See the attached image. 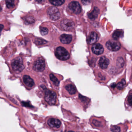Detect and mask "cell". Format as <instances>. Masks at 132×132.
<instances>
[{"label":"cell","instance_id":"obj_13","mask_svg":"<svg viewBox=\"0 0 132 132\" xmlns=\"http://www.w3.org/2000/svg\"><path fill=\"white\" fill-rule=\"evenodd\" d=\"M60 40L64 44H69L72 40V36L70 35L63 34L60 37Z\"/></svg>","mask_w":132,"mask_h":132},{"label":"cell","instance_id":"obj_20","mask_svg":"<svg viewBox=\"0 0 132 132\" xmlns=\"http://www.w3.org/2000/svg\"><path fill=\"white\" fill-rule=\"evenodd\" d=\"M50 78L51 80L53 82L55 85L56 86H58L59 85V82L57 79L54 75L53 74H51L50 75Z\"/></svg>","mask_w":132,"mask_h":132},{"label":"cell","instance_id":"obj_3","mask_svg":"<svg viewBox=\"0 0 132 132\" xmlns=\"http://www.w3.org/2000/svg\"><path fill=\"white\" fill-rule=\"evenodd\" d=\"M57 95L53 91L46 89L45 95V100L49 105H54L56 102Z\"/></svg>","mask_w":132,"mask_h":132},{"label":"cell","instance_id":"obj_19","mask_svg":"<svg viewBox=\"0 0 132 132\" xmlns=\"http://www.w3.org/2000/svg\"><path fill=\"white\" fill-rule=\"evenodd\" d=\"M6 3L7 8H13L15 6V0H6Z\"/></svg>","mask_w":132,"mask_h":132},{"label":"cell","instance_id":"obj_24","mask_svg":"<svg viewBox=\"0 0 132 132\" xmlns=\"http://www.w3.org/2000/svg\"><path fill=\"white\" fill-rule=\"evenodd\" d=\"M41 34L42 35H45L47 34L48 30L47 28L45 27H41L40 29Z\"/></svg>","mask_w":132,"mask_h":132},{"label":"cell","instance_id":"obj_30","mask_svg":"<svg viewBox=\"0 0 132 132\" xmlns=\"http://www.w3.org/2000/svg\"><path fill=\"white\" fill-rule=\"evenodd\" d=\"M23 105H24L25 106H26L27 105H28V106H29V107H31V105L29 104V103L28 102H23Z\"/></svg>","mask_w":132,"mask_h":132},{"label":"cell","instance_id":"obj_6","mask_svg":"<svg viewBox=\"0 0 132 132\" xmlns=\"http://www.w3.org/2000/svg\"><path fill=\"white\" fill-rule=\"evenodd\" d=\"M47 14L50 18L53 20H57L60 17V13L56 7H52L47 10Z\"/></svg>","mask_w":132,"mask_h":132},{"label":"cell","instance_id":"obj_8","mask_svg":"<svg viewBox=\"0 0 132 132\" xmlns=\"http://www.w3.org/2000/svg\"><path fill=\"white\" fill-rule=\"evenodd\" d=\"M69 7L74 13L79 14L81 13V7L78 2L73 1L69 4Z\"/></svg>","mask_w":132,"mask_h":132},{"label":"cell","instance_id":"obj_5","mask_svg":"<svg viewBox=\"0 0 132 132\" xmlns=\"http://www.w3.org/2000/svg\"><path fill=\"white\" fill-rule=\"evenodd\" d=\"M106 46L109 50L112 51H119L121 47V45L116 40H110L106 44Z\"/></svg>","mask_w":132,"mask_h":132},{"label":"cell","instance_id":"obj_10","mask_svg":"<svg viewBox=\"0 0 132 132\" xmlns=\"http://www.w3.org/2000/svg\"><path fill=\"white\" fill-rule=\"evenodd\" d=\"M92 51L94 54L99 55L103 53L104 49L102 45L99 44H95L92 47Z\"/></svg>","mask_w":132,"mask_h":132},{"label":"cell","instance_id":"obj_29","mask_svg":"<svg viewBox=\"0 0 132 132\" xmlns=\"http://www.w3.org/2000/svg\"><path fill=\"white\" fill-rule=\"evenodd\" d=\"M45 0H35V1L39 3H44L45 1Z\"/></svg>","mask_w":132,"mask_h":132},{"label":"cell","instance_id":"obj_16","mask_svg":"<svg viewBox=\"0 0 132 132\" xmlns=\"http://www.w3.org/2000/svg\"><path fill=\"white\" fill-rule=\"evenodd\" d=\"M65 89L71 95H74L76 93V88L72 84H69L67 85L65 87Z\"/></svg>","mask_w":132,"mask_h":132},{"label":"cell","instance_id":"obj_27","mask_svg":"<svg viewBox=\"0 0 132 132\" xmlns=\"http://www.w3.org/2000/svg\"><path fill=\"white\" fill-rule=\"evenodd\" d=\"M127 101H128L129 105H130V106H131V105H132V94L131 93H130L129 95V97L127 99Z\"/></svg>","mask_w":132,"mask_h":132},{"label":"cell","instance_id":"obj_28","mask_svg":"<svg viewBox=\"0 0 132 132\" xmlns=\"http://www.w3.org/2000/svg\"><path fill=\"white\" fill-rule=\"evenodd\" d=\"M82 2L84 5H87L91 3V0H82Z\"/></svg>","mask_w":132,"mask_h":132},{"label":"cell","instance_id":"obj_9","mask_svg":"<svg viewBox=\"0 0 132 132\" xmlns=\"http://www.w3.org/2000/svg\"><path fill=\"white\" fill-rule=\"evenodd\" d=\"M47 124L51 128L58 129L61 127V122L58 119L51 118L47 120Z\"/></svg>","mask_w":132,"mask_h":132},{"label":"cell","instance_id":"obj_12","mask_svg":"<svg viewBox=\"0 0 132 132\" xmlns=\"http://www.w3.org/2000/svg\"><path fill=\"white\" fill-rule=\"evenodd\" d=\"M23 81L25 85L29 88H32L34 86V80L28 75H24L23 77Z\"/></svg>","mask_w":132,"mask_h":132},{"label":"cell","instance_id":"obj_14","mask_svg":"<svg viewBox=\"0 0 132 132\" xmlns=\"http://www.w3.org/2000/svg\"><path fill=\"white\" fill-rule=\"evenodd\" d=\"M98 37L97 34L95 32H92L89 35L88 38V43L89 44H92L97 42Z\"/></svg>","mask_w":132,"mask_h":132},{"label":"cell","instance_id":"obj_31","mask_svg":"<svg viewBox=\"0 0 132 132\" xmlns=\"http://www.w3.org/2000/svg\"><path fill=\"white\" fill-rule=\"evenodd\" d=\"M4 26L3 24H0V35H1V31H2L3 29Z\"/></svg>","mask_w":132,"mask_h":132},{"label":"cell","instance_id":"obj_23","mask_svg":"<svg viewBox=\"0 0 132 132\" xmlns=\"http://www.w3.org/2000/svg\"><path fill=\"white\" fill-rule=\"evenodd\" d=\"M24 21H25V23L27 24H30L34 23V20L32 17H29L27 18L24 19Z\"/></svg>","mask_w":132,"mask_h":132},{"label":"cell","instance_id":"obj_25","mask_svg":"<svg viewBox=\"0 0 132 132\" xmlns=\"http://www.w3.org/2000/svg\"><path fill=\"white\" fill-rule=\"evenodd\" d=\"M35 43H37V44H43L47 43V42L41 39H37L36 40Z\"/></svg>","mask_w":132,"mask_h":132},{"label":"cell","instance_id":"obj_33","mask_svg":"<svg viewBox=\"0 0 132 132\" xmlns=\"http://www.w3.org/2000/svg\"><path fill=\"white\" fill-rule=\"evenodd\" d=\"M2 10V8H1V6H0V11H1Z\"/></svg>","mask_w":132,"mask_h":132},{"label":"cell","instance_id":"obj_22","mask_svg":"<svg viewBox=\"0 0 132 132\" xmlns=\"http://www.w3.org/2000/svg\"><path fill=\"white\" fill-rule=\"evenodd\" d=\"M124 62L122 57H120L117 60V65L120 68H122L124 65Z\"/></svg>","mask_w":132,"mask_h":132},{"label":"cell","instance_id":"obj_18","mask_svg":"<svg viewBox=\"0 0 132 132\" xmlns=\"http://www.w3.org/2000/svg\"><path fill=\"white\" fill-rule=\"evenodd\" d=\"M49 1L54 6H60L64 3L65 0H49Z\"/></svg>","mask_w":132,"mask_h":132},{"label":"cell","instance_id":"obj_32","mask_svg":"<svg viewBox=\"0 0 132 132\" xmlns=\"http://www.w3.org/2000/svg\"><path fill=\"white\" fill-rule=\"evenodd\" d=\"M116 86V84L115 83H112V84H111V85H110V86L112 88H115Z\"/></svg>","mask_w":132,"mask_h":132},{"label":"cell","instance_id":"obj_21","mask_svg":"<svg viewBox=\"0 0 132 132\" xmlns=\"http://www.w3.org/2000/svg\"><path fill=\"white\" fill-rule=\"evenodd\" d=\"M126 84V81L124 79H122L121 81L119 82L116 85V87L117 89H123Z\"/></svg>","mask_w":132,"mask_h":132},{"label":"cell","instance_id":"obj_2","mask_svg":"<svg viewBox=\"0 0 132 132\" xmlns=\"http://www.w3.org/2000/svg\"><path fill=\"white\" fill-rule=\"evenodd\" d=\"M12 66L14 71L17 72H20L24 68L23 62L22 58L17 57L13 59L12 62Z\"/></svg>","mask_w":132,"mask_h":132},{"label":"cell","instance_id":"obj_7","mask_svg":"<svg viewBox=\"0 0 132 132\" xmlns=\"http://www.w3.org/2000/svg\"><path fill=\"white\" fill-rule=\"evenodd\" d=\"M61 27L65 31H70L75 27V24L72 21L69 20H64L61 22Z\"/></svg>","mask_w":132,"mask_h":132},{"label":"cell","instance_id":"obj_11","mask_svg":"<svg viewBox=\"0 0 132 132\" xmlns=\"http://www.w3.org/2000/svg\"><path fill=\"white\" fill-rule=\"evenodd\" d=\"M109 60L106 57H101L99 61L98 64L100 66L102 69H106L107 68L109 64Z\"/></svg>","mask_w":132,"mask_h":132},{"label":"cell","instance_id":"obj_26","mask_svg":"<svg viewBox=\"0 0 132 132\" xmlns=\"http://www.w3.org/2000/svg\"><path fill=\"white\" fill-rule=\"evenodd\" d=\"M111 130L113 132H120V129L119 127L113 126L111 129Z\"/></svg>","mask_w":132,"mask_h":132},{"label":"cell","instance_id":"obj_17","mask_svg":"<svg viewBox=\"0 0 132 132\" xmlns=\"http://www.w3.org/2000/svg\"><path fill=\"white\" fill-rule=\"evenodd\" d=\"M123 35V32L122 31L118 30L116 31L115 32L113 33V34L112 37L113 39L115 40H117L122 37Z\"/></svg>","mask_w":132,"mask_h":132},{"label":"cell","instance_id":"obj_15","mask_svg":"<svg viewBox=\"0 0 132 132\" xmlns=\"http://www.w3.org/2000/svg\"><path fill=\"white\" fill-rule=\"evenodd\" d=\"M100 13V10L97 7H94V10L92 13L89 14V18L92 20H94L97 17Z\"/></svg>","mask_w":132,"mask_h":132},{"label":"cell","instance_id":"obj_4","mask_svg":"<svg viewBox=\"0 0 132 132\" xmlns=\"http://www.w3.org/2000/svg\"><path fill=\"white\" fill-rule=\"evenodd\" d=\"M45 62L42 58L38 59L34 63L33 69L37 72H42L45 68Z\"/></svg>","mask_w":132,"mask_h":132},{"label":"cell","instance_id":"obj_1","mask_svg":"<svg viewBox=\"0 0 132 132\" xmlns=\"http://www.w3.org/2000/svg\"><path fill=\"white\" fill-rule=\"evenodd\" d=\"M55 55L57 58L61 61H66L70 57L68 52L64 48L62 47H58L56 48Z\"/></svg>","mask_w":132,"mask_h":132}]
</instances>
